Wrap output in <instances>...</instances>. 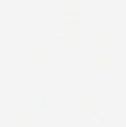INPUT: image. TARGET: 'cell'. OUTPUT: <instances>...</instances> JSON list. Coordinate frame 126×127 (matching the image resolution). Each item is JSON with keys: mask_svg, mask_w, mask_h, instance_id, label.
<instances>
[{"mask_svg": "<svg viewBox=\"0 0 126 127\" xmlns=\"http://www.w3.org/2000/svg\"><path fill=\"white\" fill-rule=\"evenodd\" d=\"M47 100H48V101H50V100H51V96H47Z\"/></svg>", "mask_w": 126, "mask_h": 127, "instance_id": "obj_1", "label": "cell"}, {"mask_svg": "<svg viewBox=\"0 0 126 127\" xmlns=\"http://www.w3.org/2000/svg\"><path fill=\"white\" fill-rule=\"evenodd\" d=\"M41 109H42V106H41L40 105H38L37 106V110H41Z\"/></svg>", "mask_w": 126, "mask_h": 127, "instance_id": "obj_2", "label": "cell"}]
</instances>
